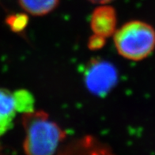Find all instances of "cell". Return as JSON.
Here are the masks:
<instances>
[{
    "mask_svg": "<svg viewBox=\"0 0 155 155\" xmlns=\"http://www.w3.org/2000/svg\"><path fill=\"white\" fill-rule=\"evenodd\" d=\"M117 17L112 6L103 4L93 11L90 18V27L94 34L104 38L113 36L116 31Z\"/></svg>",
    "mask_w": 155,
    "mask_h": 155,
    "instance_id": "obj_4",
    "label": "cell"
},
{
    "mask_svg": "<svg viewBox=\"0 0 155 155\" xmlns=\"http://www.w3.org/2000/svg\"><path fill=\"white\" fill-rule=\"evenodd\" d=\"M23 10L33 16H44L53 11L59 0H18Z\"/></svg>",
    "mask_w": 155,
    "mask_h": 155,
    "instance_id": "obj_6",
    "label": "cell"
},
{
    "mask_svg": "<svg viewBox=\"0 0 155 155\" xmlns=\"http://www.w3.org/2000/svg\"><path fill=\"white\" fill-rule=\"evenodd\" d=\"M17 113L13 92L0 88V137L12 128Z\"/></svg>",
    "mask_w": 155,
    "mask_h": 155,
    "instance_id": "obj_5",
    "label": "cell"
},
{
    "mask_svg": "<svg viewBox=\"0 0 155 155\" xmlns=\"http://www.w3.org/2000/svg\"><path fill=\"white\" fill-rule=\"evenodd\" d=\"M89 1L93 2V3H95V4L103 5V4H107V3L112 2V1H113V0H89Z\"/></svg>",
    "mask_w": 155,
    "mask_h": 155,
    "instance_id": "obj_10",
    "label": "cell"
},
{
    "mask_svg": "<svg viewBox=\"0 0 155 155\" xmlns=\"http://www.w3.org/2000/svg\"><path fill=\"white\" fill-rule=\"evenodd\" d=\"M17 112L22 114L35 110V99L32 93L26 90H18L13 92Z\"/></svg>",
    "mask_w": 155,
    "mask_h": 155,
    "instance_id": "obj_7",
    "label": "cell"
},
{
    "mask_svg": "<svg viewBox=\"0 0 155 155\" xmlns=\"http://www.w3.org/2000/svg\"><path fill=\"white\" fill-rule=\"evenodd\" d=\"M106 43V38L97 34H93L88 41V48L92 51H97L104 47Z\"/></svg>",
    "mask_w": 155,
    "mask_h": 155,
    "instance_id": "obj_9",
    "label": "cell"
},
{
    "mask_svg": "<svg viewBox=\"0 0 155 155\" xmlns=\"http://www.w3.org/2000/svg\"><path fill=\"white\" fill-rule=\"evenodd\" d=\"M118 53L131 61L147 59L155 50V29L143 21L125 23L113 35Z\"/></svg>",
    "mask_w": 155,
    "mask_h": 155,
    "instance_id": "obj_2",
    "label": "cell"
},
{
    "mask_svg": "<svg viewBox=\"0 0 155 155\" xmlns=\"http://www.w3.org/2000/svg\"><path fill=\"white\" fill-rule=\"evenodd\" d=\"M25 136L23 148L26 155H54L66 134L48 113L36 111L22 114Z\"/></svg>",
    "mask_w": 155,
    "mask_h": 155,
    "instance_id": "obj_1",
    "label": "cell"
},
{
    "mask_svg": "<svg viewBox=\"0 0 155 155\" xmlns=\"http://www.w3.org/2000/svg\"><path fill=\"white\" fill-rule=\"evenodd\" d=\"M118 72L112 63L104 59H94L86 66L84 83L86 89L97 97L107 96L116 86Z\"/></svg>",
    "mask_w": 155,
    "mask_h": 155,
    "instance_id": "obj_3",
    "label": "cell"
},
{
    "mask_svg": "<svg viewBox=\"0 0 155 155\" xmlns=\"http://www.w3.org/2000/svg\"><path fill=\"white\" fill-rule=\"evenodd\" d=\"M10 29L15 33H21L25 29L29 22V17L25 14H16L8 16L6 21Z\"/></svg>",
    "mask_w": 155,
    "mask_h": 155,
    "instance_id": "obj_8",
    "label": "cell"
}]
</instances>
